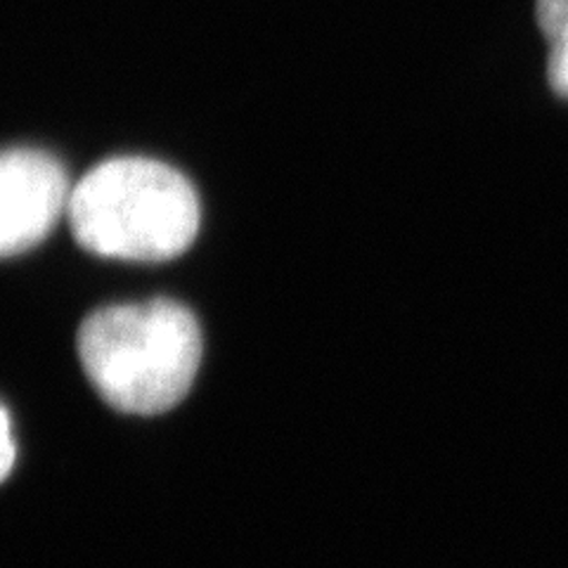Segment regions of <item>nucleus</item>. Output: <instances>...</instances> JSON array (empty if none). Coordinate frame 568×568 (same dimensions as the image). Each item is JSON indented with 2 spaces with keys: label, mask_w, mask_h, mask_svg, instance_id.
Segmentation results:
<instances>
[{
  "label": "nucleus",
  "mask_w": 568,
  "mask_h": 568,
  "mask_svg": "<svg viewBox=\"0 0 568 568\" xmlns=\"http://www.w3.org/2000/svg\"><path fill=\"white\" fill-rule=\"evenodd\" d=\"M77 346L88 379L119 413L162 415L185 398L204 344L197 317L154 298L91 313Z\"/></svg>",
  "instance_id": "f257e3e1"
},
{
  "label": "nucleus",
  "mask_w": 568,
  "mask_h": 568,
  "mask_svg": "<svg viewBox=\"0 0 568 568\" xmlns=\"http://www.w3.org/2000/svg\"><path fill=\"white\" fill-rule=\"evenodd\" d=\"M67 216L88 252L159 263L187 252L202 211L181 171L145 156H119L81 178L69 194Z\"/></svg>",
  "instance_id": "f03ea898"
},
{
  "label": "nucleus",
  "mask_w": 568,
  "mask_h": 568,
  "mask_svg": "<svg viewBox=\"0 0 568 568\" xmlns=\"http://www.w3.org/2000/svg\"><path fill=\"white\" fill-rule=\"evenodd\" d=\"M69 178L41 150L0 152V258L43 242L69 206Z\"/></svg>",
  "instance_id": "7ed1b4c3"
},
{
  "label": "nucleus",
  "mask_w": 568,
  "mask_h": 568,
  "mask_svg": "<svg viewBox=\"0 0 568 568\" xmlns=\"http://www.w3.org/2000/svg\"><path fill=\"white\" fill-rule=\"evenodd\" d=\"M536 14L549 43V85L559 98H568V0H538Z\"/></svg>",
  "instance_id": "20e7f679"
},
{
  "label": "nucleus",
  "mask_w": 568,
  "mask_h": 568,
  "mask_svg": "<svg viewBox=\"0 0 568 568\" xmlns=\"http://www.w3.org/2000/svg\"><path fill=\"white\" fill-rule=\"evenodd\" d=\"M17 459V446L12 438V424H10V415L3 405H0V484L6 481L10 476L12 467Z\"/></svg>",
  "instance_id": "39448f33"
}]
</instances>
